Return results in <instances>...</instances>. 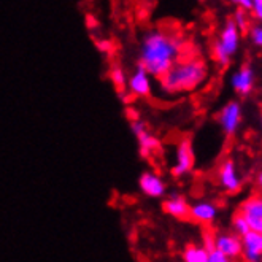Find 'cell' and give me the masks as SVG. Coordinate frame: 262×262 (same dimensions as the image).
Returning <instances> with one entry per match:
<instances>
[{
    "mask_svg": "<svg viewBox=\"0 0 262 262\" xmlns=\"http://www.w3.org/2000/svg\"><path fill=\"white\" fill-rule=\"evenodd\" d=\"M194 168V149L189 138L183 140L175 148V158L172 165V175L180 178L192 172Z\"/></svg>",
    "mask_w": 262,
    "mask_h": 262,
    "instance_id": "obj_4",
    "label": "cell"
},
{
    "mask_svg": "<svg viewBox=\"0 0 262 262\" xmlns=\"http://www.w3.org/2000/svg\"><path fill=\"white\" fill-rule=\"evenodd\" d=\"M207 76L208 69L200 59H178L159 78V88L167 96H180L202 86Z\"/></svg>",
    "mask_w": 262,
    "mask_h": 262,
    "instance_id": "obj_2",
    "label": "cell"
},
{
    "mask_svg": "<svg viewBox=\"0 0 262 262\" xmlns=\"http://www.w3.org/2000/svg\"><path fill=\"white\" fill-rule=\"evenodd\" d=\"M227 260H229L227 256L218 248H214V246L208 250V262H227Z\"/></svg>",
    "mask_w": 262,
    "mask_h": 262,
    "instance_id": "obj_21",
    "label": "cell"
},
{
    "mask_svg": "<svg viewBox=\"0 0 262 262\" xmlns=\"http://www.w3.org/2000/svg\"><path fill=\"white\" fill-rule=\"evenodd\" d=\"M260 126H262V115H260Z\"/></svg>",
    "mask_w": 262,
    "mask_h": 262,
    "instance_id": "obj_25",
    "label": "cell"
},
{
    "mask_svg": "<svg viewBox=\"0 0 262 262\" xmlns=\"http://www.w3.org/2000/svg\"><path fill=\"white\" fill-rule=\"evenodd\" d=\"M248 34H250L251 41L257 46V48H262V23L253 26V27L248 30Z\"/></svg>",
    "mask_w": 262,
    "mask_h": 262,
    "instance_id": "obj_20",
    "label": "cell"
},
{
    "mask_svg": "<svg viewBox=\"0 0 262 262\" xmlns=\"http://www.w3.org/2000/svg\"><path fill=\"white\" fill-rule=\"evenodd\" d=\"M189 207L191 205L188 204V200L181 195H170L164 200V205H162L167 214H170V216L178 218V220L189 218Z\"/></svg>",
    "mask_w": 262,
    "mask_h": 262,
    "instance_id": "obj_15",
    "label": "cell"
},
{
    "mask_svg": "<svg viewBox=\"0 0 262 262\" xmlns=\"http://www.w3.org/2000/svg\"><path fill=\"white\" fill-rule=\"evenodd\" d=\"M184 262H208V250L205 246L189 245L183 251Z\"/></svg>",
    "mask_w": 262,
    "mask_h": 262,
    "instance_id": "obj_16",
    "label": "cell"
},
{
    "mask_svg": "<svg viewBox=\"0 0 262 262\" xmlns=\"http://www.w3.org/2000/svg\"><path fill=\"white\" fill-rule=\"evenodd\" d=\"M240 46V30L235 23L230 19L227 21L223 29L218 40L213 45V57L220 66H227L232 56L238 51Z\"/></svg>",
    "mask_w": 262,
    "mask_h": 262,
    "instance_id": "obj_3",
    "label": "cell"
},
{
    "mask_svg": "<svg viewBox=\"0 0 262 262\" xmlns=\"http://www.w3.org/2000/svg\"><path fill=\"white\" fill-rule=\"evenodd\" d=\"M213 246L223 251L229 260L242 257V237L234 232L220 234L213 238Z\"/></svg>",
    "mask_w": 262,
    "mask_h": 262,
    "instance_id": "obj_9",
    "label": "cell"
},
{
    "mask_svg": "<svg viewBox=\"0 0 262 262\" xmlns=\"http://www.w3.org/2000/svg\"><path fill=\"white\" fill-rule=\"evenodd\" d=\"M242 115L243 113H242L240 102L232 100L223 106L218 119H220V126L226 135H234L238 130L240 122H242Z\"/></svg>",
    "mask_w": 262,
    "mask_h": 262,
    "instance_id": "obj_5",
    "label": "cell"
},
{
    "mask_svg": "<svg viewBox=\"0 0 262 262\" xmlns=\"http://www.w3.org/2000/svg\"><path fill=\"white\" fill-rule=\"evenodd\" d=\"M232 21L235 23V26L238 27L240 32H245V30H248V27H250V18H248V13H246V10L237 8Z\"/></svg>",
    "mask_w": 262,
    "mask_h": 262,
    "instance_id": "obj_19",
    "label": "cell"
},
{
    "mask_svg": "<svg viewBox=\"0 0 262 262\" xmlns=\"http://www.w3.org/2000/svg\"><path fill=\"white\" fill-rule=\"evenodd\" d=\"M257 184H259V188L262 189V168H260V172L257 173Z\"/></svg>",
    "mask_w": 262,
    "mask_h": 262,
    "instance_id": "obj_24",
    "label": "cell"
},
{
    "mask_svg": "<svg viewBox=\"0 0 262 262\" xmlns=\"http://www.w3.org/2000/svg\"><path fill=\"white\" fill-rule=\"evenodd\" d=\"M254 81H256L254 70L248 66L240 67L230 76V86L240 96H250L251 91L254 89Z\"/></svg>",
    "mask_w": 262,
    "mask_h": 262,
    "instance_id": "obj_11",
    "label": "cell"
},
{
    "mask_svg": "<svg viewBox=\"0 0 262 262\" xmlns=\"http://www.w3.org/2000/svg\"><path fill=\"white\" fill-rule=\"evenodd\" d=\"M183 53V40L161 29H151L142 37L138 45V66L151 76H161L170 69Z\"/></svg>",
    "mask_w": 262,
    "mask_h": 262,
    "instance_id": "obj_1",
    "label": "cell"
},
{
    "mask_svg": "<svg viewBox=\"0 0 262 262\" xmlns=\"http://www.w3.org/2000/svg\"><path fill=\"white\" fill-rule=\"evenodd\" d=\"M250 11L253 13V16L259 23H262V0H251V10Z\"/></svg>",
    "mask_w": 262,
    "mask_h": 262,
    "instance_id": "obj_22",
    "label": "cell"
},
{
    "mask_svg": "<svg viewBox=\"0 0 262 262\" xmlns=\"http://www.w3.org/2000/svg\"><path fill=\"white\" fill-rule=\"evenodd\" d=\"M218 216V207L207 202V200H200V202H195L194 205L189 207V218L194 220L195 223L200 224H210L216 220Z\"/></svg>",
    "mask_w": 262,
    "mask_h": 262,
    "instance_id": "obj_14",
    "label": "cell"
},
{
    "mask_svg": "<svg viewBox=\"0 0 262 262\" xmlns=\"http://www.w3.org/2000/svg\"><path fill=\"white\" fill-rule=\"evenodd\" d=\"M130 129H132V134L135 135L137 142H138V149H140V154L143 158H149L152 151H156L158 146H159V142L158 138L154 137L143 121L140 119H135L130 122Z\"/></svg>",
    "mask_w": 262,
    "mask_h": 262,
    "instance_id": "obj_6",
    "label": "cell"
},
{
    "mask_svg": "<svg viewBox=\"0 0 262 262\" xmlns=\"http://www.w3.org/2000/svg\"><path fill=\"white\" fill-rule=\"evenodd\" d=\"M248 230H251L248 221L245 220V216L242 213H238L237 216L234 218V221H232V232L242 237V235H245L246 232H248Z\"/></svg>",
    "mask_w": 262,
    "mask_h": 262,
    "instance_id": "obj_18",
    "label": "cell"
},
{
    "mask_svg": "<svg viewBox=\"0 0 262 262\" xmlns=\"http://www.w3.org/2000/svg\"><path fill=\"white\" fill-rule=\"evenodd\" d=\"M229 2L232 5H235L237 8H242V10H246V11L251 10V0H229Z\"/></svg>",
    "mask_w": 262,
    "mask_h": 262,
    "instance_id": "obj_23",
    "label": "cell"
},
{
    "mask_svg": "<svg viewBox=\"0 0 262 262\" xmlns=\"http://www.w3.org/2000/svg\"><path fill=\"white\" fill-rule=\"evenodd\" d=\"M110 78H112V83L115 84L116 91H127V78L129 75L126 73V70L122 69L121 66H115L112 70H110Z\"/></svg>",
    "mask_w": 262,
    "mask_h": 262,
    "instance_id": "obj_17",
    "label": "cell"
},
{
    "mask_svg": "<svg viewBox=\"0 0 262 262\" xmlns=\"http://www.w3.org/2000/svg\"><path fill=\"white\" fill-rule=\"evenodd\" d=\"M240 213L248 221L251 230L262 234V197H251L245 200Z\"/></svg>",
    "mask_w": 262,
    "mask_h": 262,
    "instance_id": "obj_12",
    "label": "cell"
},
{
    "mask_svg": "<svg viewBox=\"0 0 262 262\" xmlns=\"http://www.w3.org/2000/svg\"><path fill=\"white\" fill-rule=\"evenodd\" d=\"M138 188L140 191L148 195V197H152V199H159L165 194L167 191V186L164 180L154 172H145L140 175L138 178Z\"/></svg>",
    "mask_w": 262,
    "mask_h": 262,
    "instance_id": "obj_13",
    "label": "cell"
},
{
    "mask_svg": "<svg viewBox=\"0 0 262 262\" xmlns=\"http://www.w3.org/2000/svg\"><path fill=\"white\" fill-rule=\"evenodd\" d=\"M242 257L248 262L262 260V234L248 230L242 235Z\"/></svg>",
    "mask_w": 262,
    "mask_h": 262,
    "instance_id": "obj_10",
    "label": "cell"
},
{
    "mask_svg": "<svg viewBox=\"0 0 262 262\" xmlns=\"http://www.w3.org/2000/svg\"><path fill=\"white\" fill-rule=\"evenodd\" d=\"M149 73L142 67L138 66L127 78V91L130 96L137 97H146L151 94V78Z\"/></svg>",
    "mask_w": 262,
    "mask_h": 262,
    "instance_id": "obj_8",
    "label": "cell"
},
{
    "mask_svg": "<svg viewBox=\"0 0 262 262\" xmlns=\"http://www.w3.org/2000/svg\"><path fill=\"white\" fill-rule=\"evenodd\" d=\"M218 181L220 186L229 194H235L242 189V177L232 161H226L221 164L218 172Z\"/></svg>",
    "mask_w": 262,
    "mask_h": 262,
    "instance_id": "obj_7",
    "label": "cell"
}]
</instances>
